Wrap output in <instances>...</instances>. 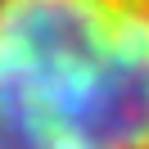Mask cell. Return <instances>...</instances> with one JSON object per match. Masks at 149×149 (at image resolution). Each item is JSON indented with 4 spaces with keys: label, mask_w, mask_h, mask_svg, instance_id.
Returning a JSON list of instances; mask_svg holds the SVG:
<instances>
[{
    "label": "cell",
    "mask_w": 149,
    "mask_h": 149,
    "mask_svg": "<svg viewBox=\"0 0 149 149\" xmlns=\"http://www.w3.org/2000/svg\"><path fill=\"white\" fill-rule=\"evenodd\" d=\"M0 149H149V0H0Z\"/></svg>",
    "instance_id": "1"
}]
</instances>
